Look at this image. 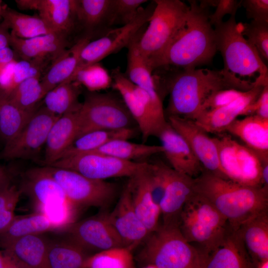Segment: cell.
<instances>
[{
	"label": "cell",
	"mask_w": 268,
	"mask_h": 268,
	"mask_svg": "<svg viewBox=\"0 0 268 268\" xmlns=\"http://www.w3.org/2000/svg\"><path fill=\"white\" fill-rule=\"evenodd\" d=\"M175 68L164 78H155L160 93L163 89L170 94L167 117L195 121L213 92L230 89L247 91L256 86L223 69Z\"/></svg>",
	"instance_id": "obj_1"
},
{
	"label": "cell",
	"mask_w": 268,
	"mask_h": 268,
	"mask_svg": "<svg viewBox=\"0 0 268 268\" xmlns=\"http://www.w3.org/2000/svg\"><path fill=\"white\" fill-rule=\"evenodd\" d=\"M190 10L183 27L151 67L195 68L207 64L217 52L214 28L209 22V8L196 0H189Z\"/></svg>",
	"instance_id": "obj_2"
},
{
	"label": "cell",
	"mask_w": 268,
	"mask_h": 268,
	"mask_svg": "<svg viewBox=\"0 0 268 268\" xmlns=\"http://www.w3.org/2000/svg\"><path fill=\"white\" fill-rule=\"evenodd\" d=\"M195 190L214 206L233 230L268 210V189L263 187L244 185L203 170L195 178Z\"/></svg>",
	"instance_id": "obj_3"
},
{
	"label": "cell",
	"mask_w": 268,
	"mask_h": 268,
	"mask_svg": "<svg viewBox=\"0 0 268 268\" xmlns=\"http://www.w3.org/2000/svg\"><path fill=\"white\" fill-rule=\"evenodd\" d=\"M236 14L214 26L217 51L221 54L224 70L256 86L268 85V68L256 48L242 35Z\"/></svg>",
	"instance_id": "obj_4"
},
{
	"label": "cell",
	"mask_w": 268,
	"mask_h": 268,
	"mask_svg": "<svg viewBox=\"0 0 268 268\" xmlns=\"http://www.w3.org/2000/svg\"><path fill=\"white\" fill-rule=\"evenodd\" d=\"M178 227L185 239L206 256L220 246L230 228L214 206L197 192L184 205Z\"/></svg>",
	"instance_id": "obj_5"
},
{
	"label": "cell",
	"mask_w": 268,
	"mask_h": 268,
	"mask_svg": "<svg viewBox=\"0 0 268 268\" xmlns=\"http://www.w3.org/2000/svg\"><path fill=\"white\" fill-rule=\"evenodd\" d=\"M142 243L138 259L157 268H203L207 257L190 244L177 226L161 224Z\"/></svg>",
	"instance_id": "obj_6"
},
{
	"label": "cell",
	"mask_w": 268,
	"mask_h": 268,
	"mask_svg": "<svg viewBox=\"0 0 268 268\" xmlns=\"http://www.w3.org/2000/svg\"><path fill=\"white\" fill-rule=\"evenodd\" d=\"M148 25L136 40L148 68L162 55L186 23L190 6L180 0H155Z\"/></svg>",
	"instance_id": "obj_7"
},
{
	"label": "cell",
	"mask_w": 268,
	"mask_h": 268,
	"mask_svg": "<svg viewBox=\"0 0 268 268\" xmlns=\"http://www.w3.org/2000/svg\"><path fill=\"white\" fill-rule=\"evenodd\" d=\"M112 86L138 126L143 143L151 136L157 137L167 124L162 98L156 90L145 91L134 84L117 68L112 72Z\"/></svg>",
	"instance_id": "obj_8"
},
{
	"label": "cell",
	"mask_w": 268,
	"mask_h": 268,
	"mask_svg": "<svg viewBox=\"0 0 268 268\" xmlns=\"http://www.w3.org/2000/svg\"><path fill=\"white\" fill-rule=\"evenodd\" d=\"M77 114V136L93 131L133 128L136 125L123 100L110 93L88 91Z\"/></svg>",
	"instance_id": "obj_9"
},
{
	"label": "cell",
	"mask_w": 268,
	"mask_h": 268,
	"mask_svg": "<svg viewBox=\"0 0 268 268\" xmlns=\"http://www.w3.org/2000/svg\"><path fill=\"white\" fill-rule=\"evenodd\" d=\"M45 166L68 200L78 209L93 206L105 210L117 196L118 187L115 183L91 179L70 170Z\"/></svg>",
	"instance_id": "obj_10"
},
{
	"label": "cell",
	"mask_w": 268,
	"mask_h": 268,
	"mask_svg": "<svg viewBox=\"0 0 268 268\" xmlns=\"http://www.w3.org/2000/svg\"><path fill=\"white\" fill-rule=\"evenodd\" d=\"M213 137L221 169L228 180L249 186L262 187L263 163L258 155L246 145L221 133Z\"/></svg>",
	"instance_id": "obj_11"
},
{
	"label": "cell",
	"mask_w": 268,
	"mask_h": 268,
	"mask_svg": "<svg viewBox=\"0 0 268 268\" xmlns=\"http://www.w3.org/2000/svg\"><path fill=\"white\" fill-rule=\"evenodd\" d=\"M155 4L153 0L146 8L141 7L130 22L120 27L112 28L101 37L88 43L81 52L75 74L79 70L98 63L109 55L124 47L128 48L143 32L142 31L148 23Z\"/></svg>",
	"instance_id": "obj_12"
},
{
	"label": "cell",
	"mask_w": 268,
	"mask_h": 268,
	"mask_svg": "<svg viewBox=\"0 0 268 268\" xmlns=\"http://www.w3.org/2000/svg\"><path fill=\"white\" fill-rule=\"evenodd\" d=\"M148 165L146 162L125 161L89 152L60 159L50 166L70 170L91 179L105 181L112 178H131Z\"/></svg>",
	"instance_id": "obj_13"
},
{
	"label": "cell",
	"mask_w": 268,
	"mask_h": 268,
	"mask_svg": "<svg viewBox=\"0 0 268 268\" xmlns=\"http://www.w3.org/2000/svg\"><path fill=\"white\" fill-rule=\"evenodd\" d=\"M60 233L87 252L96 253L125 247L123 241L108 219L107 212L75 221Z\"/></svg>",
	"instance_id": "obj_14"
},
{
	"label": "cell",
	"mask_w": 268,
	"mask_h": 268,
	"mask_svg": "<svg viewBox=\"0 0 268 268\" xmlns=\"http://www.w3.org/2000/svg\"><path fill=\"white\" fill-rule=\"evenodd\" d=\"M59 117L44 106L36 110L19 134L5 143L2 157L6 159H34L45 145L49 131Z\"/></svg>",
	"instance_id": "obj_15"
},
{
	"label": "cell",
	"mask_w": 268,
	"mask_h": 268,
	"mask_svg": "<svg viewBox=\"0 0 268 268\" xmlns=\"http://www.w3.org/2000/svg\"><path fill=\"white\" fill-rule=\"evenodd\" d=\"M167 120L187 142L203 170L228 179L221 169L216 145L206 131L191 119L169 116Z\"/></svg>",
	"instance_id": "obj_16"
},
{
	"label": "cell",
	"mask_w": 268,
	"mask_h": 268,
	"mask_svg": "<svg viewBox=\"0 0 268 268\" xmlns=\"http://www.w3.org/2000/svg\"><path fill=\"white\" fill-rule=\"evenodd\" d=\"M19 190L29 198L36 212L43 215L60 205L70 202L45 166L27 170Z\"/></svg>",
	"instance_id": "obj_17"
},
{
	"label": "cell",
	"mask_w": 268,
	"mask_h": 268,
	"mask_svg": "<svg viewBox=\"0 0 268 268\" xmlns=\"http://www.w3.org/2000/svg\"><path fill=\"white\" fill-rule=\"evenodd\" d=\"M107 216L125 247L132 251L140 245L149 234L134 209L127 183L115 207L112 211L107 212Z\"/></svg>",
	"instance_id": "obj_18"
},
{
	"label": "cell",
	"mask_w": 268,
	"mask_h": 268,
	"mask_svg": "<svg viewBox=\"0 0 268 268\" xmlns=\"http://www.w3.org/2000/svg\"><path fill=\"white\" fill-rule=\"evenodd\" d=\"M165 172L166 189L159 207L162 224L179 226L183 208L196 193L195 178L178 172L167 165Z\"/></svg>",
	"instance_id": "obj_19"
},
{
	"label": "cell",
	"mask_w": 268,
	"mask_h": 268,
	"mask_svg": "<svg viewBox=\"0 0 268 268\" xmlns=\"http://www.w3.org/2000/svg\"><path fill=\"white\" fill-rule=\"evenodd\" d=\"M264 87L255 86L230 103L201 114L194 121L207 133H224L238 116L252 115L253 105Z\"/></svg>",
	"instance_id": "obj_20"
},
{
	"label": "cell",
	"mask_w": 268,
	"mask_h": 268,
	"mask_svg": "<svg viewBox=\"0 0 268 268\" xmlns=\"http://www.w3.org/2000/svg\"><path fill=\"white\" fill-rule=\"evenodd\" d=\"M20 9L36 10L54 31L68 37L77 30L75 0H18Z\"/></svg>",
	"instance_id": "obj_21"
},
{
	"label": "cell",
	"mask_w": 268,
	"mask_h": 268,
	"mask_svg": "<svg viewBox=\"0 0 268 268\" xmlns=\"http://www.w3.org/2000/svg\"><path fill=\"white\" fill-rule=\"evenodd\" d=\"M77 30L81 38L97 39L112 29L113 0H75Z\"/></svg>",
	"instance_id": "obj_22"
},
{
	"label": "cell",
	"mask_w": 268,
	"mask_h": 268,
	"mask_svg": "<svg viewBox=\"0 0 268 268\" xmlns=\"http://www.w3.org/2000/svg\"><path fill=\"white\" fill-rule=\"evenodd\" d=\"M157 137L161 141L163 153L172 169L194 178L201 173L203 167L190 146L168 122Z\"/></svg>",
	"instance_id": "obj_23"
},
{
	"label": "cell",
	"mask_w": 268,
	"mask_h": 268,
	"mask_svg": "<svg viewBox=\"0 0 268 268\" xmlns=\"http://www.w3.org/2000/svg\"><path fill=\"white\" fill-rule=\"evenodd\" d=\"M68 44V37L59 33L24 39L11 32L9 38V45L14 53L25 61L48 58L53 61L66 50Z\"/></svg>",
	"instance_id": "obj_24"
},
{
	"label": "cell",
	"mask_w": 268,
	"mask_h": 268,
	"mask_svg": "<svg viewBox=\"0 0 268 268\" xmlns=\"http://www.w3.org/2000/svg\"><path fill=\"white\" fill-rule=\"evenodd\" d=\"M238 230L229 228L222 243L206 258L203 268H256Z\"/></svg>",
	"instance_id": "obj_25"
},
{
	"label": "cell",
	"mask_w": 268,
	"mask_h": 268,
	"mask_svg": "<svg viewBox=\"0 0 268 268\" xmlns=\"http://www.w3.org/2000/svg\"><path fill=\"white\" fill-rule=\"evenodd\" d=\"M148 167L129 178L127 183L131 192L132 203L139 219L149 233L156 230L159 225L161 216L159 208L154 203L149 190Z\"/></svg>",
	"instance_id": "obj_26"
},
{
	"label": "cell",
	"mask_w": 268,
	"mask_h": 268,
	"mask_svg": "<svg viewBox=\"0 0 268 268\" xmlns=\"http://www.w3.org/2000/svg\"><path fill=\"white\" fill-rule=\"evenodd\" d=\"M78 110L60 116L52 126L45 144L44 166H50L60 159L78 136Z\"/></svg>",
	"instance_id": "obj_27"
},
{
	"label": "cell",
	"mask_w": 268,
	"mask_h": 268,
	"mask_svg": "<svg viewBox=\"0 0 268 268\" xmlns=\"http://www.w3.org/2000/svg\"><path fill=\"white\" fill-rule=\"evenodd\" d=\"M227 132L239 137L246 146L255 151L262 163L268 162V119L257 115L235 120Z\"/></svg>",
	"instance_id": "obj_28"
},
{
	"label": "cell",
	"mask_w": 268,
	"mask_h": 268,
	"mask_svg": "<svg viewBox=\"0 0 268 268\" xmlns=\"http://www.w3.org/2000/svg\"><path fill=\"white\" fill-rule=\"evenodd\" d=\"M90 40L80 38L69 49H66L52 62L43 76L40 83L46 94L59 84L73 81L77 71L82 50Z\"/></svg>",
	"instance_id": "obj_29"
},
{
	"label": "cell",
	"mask_w": 268,
	"mask_h": 268,
	"mask_svg": "<svg viewBox=\"0 0 268 268\" xmlns=\"http://www.w3.org/2000/svg\"><path fill=\"white\" fill-rule=\"evenodd\" d=\"M49 241L43 234L30 235L14 241L3 249L27 268H49Z\"/></svg>",
	"instance_id": "obj_30"
},
{
	"label": "cell",
	"mask_w": 268,
	"mask_h": 268,
	"mask_svg": "<svg viewBox=\"0 0 268 268\" xmlns=\"http://www.w3.org/2000/svg\"><path fill=\"white\" fill-rule=\"evenodd\" d=\"M238 230L256 264L268 260V210L252 217Z\"/></svg>",
	"instance_id": "obj_31"
},
{
	"label": "cell",
	"mask_w": 268,
	"mask_h": 268,
	"mask_svg": "<svg viewBox=\"0 0 268 268\" xmlns=\"http://www.w3.org/2000/svg\"><path fill=\"white\" fill-rule=\"evenodd\" d=\"M54 231V225L40 213L15 216L8 227L0 234V248L3 249L14 241L28 235Z\"/></svg>",
	"instance_id": "obj_32"
},
{
	"label": "cell",
	"mask_w": 268,
	"mask_h": 268,
	"mask_svg": "<svg viewBox=\"0 0 268 268\" xmlns=\"http://www.w3.org/2000/svg\"><path fill=\"white\" fill-rule=\"evenodd\" d=\"M136 134L134 128L91 131L77 136L64 151L60 159L92 152L113 140H128L134 137Z\"/></svg>",
	"instance_id": "obj_33"
},
{
	"label": "cell",
	"mask_w": 268,
	"mask_h": 268,
	"mask_svg": "<svg viewBox=\"0 0 268 268\" xmlns=\"http://www.w3.org/2000/svg\"><path fill=\"white\" fill-rule=\"evenodd\" d=\"M90 255L69 239H50L48 249L49 268H82Z\"/></svg>",
	"instance_id": "obj_34"
},
{
	"label": "cell",
	"mask_w": 268,
	"mask_h": 268,
	"mask_svg": "<svg viewBox=\"0 0 268 268\" xmlns=\"http://www.w3.org/2000/svg\"><path fill=\"white\" fill-rule=\"evenodd\" d=\"M80 85L75 81L62 83L48 92L44 97V107L57 116L78 110Z\"/></svg>",
	"instance_id": "obj_35"
},
{
	"label": "cell",
	"mask_w": 268,
	"mask_h": 268,
	"mask_svg": "<svg viewBox=\"0 0 268 268\" xmlns=\"http://www.w3.org/2000/svg\"><path fill=\"white\" fill-rule=\"evenodd\" d=\"M163 152V148L161 145L136 143L127 139H117L90 152L105 154L125 161H135Z\"/></svg>",
	"instance_id": "obj_36"
},
{
	"label": "cell",
	"mask_w": 268,
	"mask_h": 268,
	"mask_svg": "<svg viewBox=\"0 0 268 268\" xmlns=\"http://www.w3.org/2000/svg\"><path fill=\"white\" fill-rule=\"evenodd\" d=\"M3 22L11 33L18 38L28 39L51 33H58L51 29L39 16L26 15L10 8H5ZM60 34V33H59Z\"/></svg>",
	"instance_id": "obj_37"
},
{
	"label": "cell",
	"mask_w": 268,
	"mask_h": 268,
	"mask_svg": "<svg viewBox=\"0 0 268 268\" xmlns=\"http://www.w3.org/2000/svg\"><path fill=\"white\" fill-rule=\"evenodd\" d=\"M35 111L23 110L6 99L0 98V136L5 143L19 134Z\"/></svg>",
	"instance_id": "obj_38"
},
{
	"label": "cell",
	"mask_w": 268,
	"mask_h": 268,
	"mask_svg": "<svg viewBox=\"0 0 268 268\" xmlns=\"http://www.w3.org/2000/svg\"><path fill=\"white\" fill-rule=\"evenodd\" d=\"M132 251L121 247L90 255L82 268H136Z\"/></svg>",
	"instance_id": "obj_39"
},
{
	"label": "cell",
	"mask_w": 268,
	"mask_h": 268,
	"mask_svg": "<svg viewBox=\"0 0 268 268\" xmlns=\"http://www.w3.org/2000/svg\"><path fill=\"white\" fill-rule=\"evenodd\" d=\"M41 74L27 78L20 83L6 98L9 102L27 111H34L45 94L40 83Z\"/></svg>",
	"instance_id": "obj_40"
},
{
	"label": "cell",
	"mask_w": 268,
	"mask_h": 268,
	"mask_svg": "<svg viewBox=\"0 0 268 268\" xmlns=\"http://www.w3.org/2000/svg\"><path fill=\"white\" fill-rule=\"evenodd\" d=\"M46 62L47 60L44 59L16 62L8 81L0 89V98L6 99L22 81L41 74V70L46 65Z\"/></svg>",
	"instance_id": "obj_41"
},
{
	"label": "cell",
	"mask_w": 268,
	"mask_h": 268,
	"mask_svg": "<svg viewBox=\"0 0 268 268\" xmlns=\"http://www.w3.org/2000/svg\"><path fill=\"white\" fill-rule=\"evenodd\" d=\"M73 81L82 84L90 92L105 89L112 84L111 76L99 63L88 66L79 70Z\"/></svg>",
	"instance_id": "obj_42"
},
{
	"label": "cell",
	"mask_w": 268,
	"mask_h": 268,
	"mask_svg": "<svg viewBox=\"0 0 268 268\" xmlns=\"http://www.w3.org/2000/svg\"><path fill=\"white\" fill-rule=\"evenodd\" d=\"M241 32L247 41L253 46L265 62L268 61V22L251 20L239 22Z\"/></svg>",
	"instance_id": "obj_43"
},
{
	"label": "cell",
	"mask_w": 268,
	"mask_h": 268,
	"mask_svg": "<svg viewBox=\"0 0 268 268\" xmlns=\"http://www.w3.org/2000/svg\"><path fill=\"white\" fill-rule=\"evenodd\" d=\"M145 0H113V24L125 25L137 15Z\"/></svg>",
	"instance_id": "obj_44"
},
{
	"label": "cell",
	"mask_w": 268,
	"mask_h": 268,
	"mask_svg": "<svg viewBox=\"0 0 268 268\" xmlns=\"http://www.w3.org/2000/svg\"><path fill=\"white\" fill-rule=\"evenodd\" d=\"M245 92L230 89L213 92L204 102L199 115L204 112L215 109L230 103L242 95Z\"/></svg>",
	"instance_id": "obj_45"
},
{
	"label": "cell",
	"mask_w": 268,
	"mask_h": 268,
	"mask_svg": "<svg viewBox=\"0 0 268 268\" xmlns=\"http://www.w3.org/2000/svg\"><path fill=\"white\" fill-rule=\"evenodd\" d=\"M246 10L248 19L258 21L268 22V0H241Z\"/></svg>",
	"instance_id": "obj_46"
},
{
	"label": "cell",
	"mask_w": 268,
	"mask_h": 268,
	"mask_svg": "<svg viewBox=\"0 0 268 268\" xmlns=\"http://www.w3.org/2000/svg\"><path fill=\"white\" fill-rule=\"evenodd\" d=\"M241 6V0H218L216 9L213 13L209 15V21L212 26H217L222 22L226 14H236L238 8Z\"/></svg>",
	"instance_id": "obj_47"
},
{
	"label": "cell",
	"mask_w": 268,
	"mask_h": 268,
	"mask_svg": "<svg viewBox=\"0 0 268 268\" xmlns=\"http://www.w3.org/2000/svg\"><path fill=\"white\" fill-rule=\"evenodd\" d=\"M21 192L11 185L0 191V212L11 208H15Z\"/></svg>",
	"instance_id": "obj_48"
},
{
	"label": "cell",
	"mask_w": 268,
	"mask_h": 268,
	"mask_svg": "<svg viewBox=\"0 0 268 268\" xmlns=\"http://www.w3.org/2000/svg\"><path fill=\"white\" fill-rule=\"evenodd\" d=\"M268 119V85L264 86L252 107V115Z\"/></svg>",
	"instance_id": "obj_49"
},
{
	"label": "cell",
	"mask_w": 268,
	"mask_h": 268,
	"mask_svg": "<svg viewBox=\"0 0 268 268\" xmlns=\"http://www.w3.org/2000/svg\"><path fill=\"white\" fill-rule=\"evenodd\" d=\"M0 268H27L4 249L0 250Z\"/></svg>",
	"instance_id": "obj_50"
},
{
	"label": "cell",
	"mask_w": 268,
	"mask_h": 268,
	"mask_svg": "<svg viewBox=\"0 0 268 268\" xmlns=\"http://www.w3.org/2000/svg\"><path fill=\"white\" fill-rule=\"evenodd\" d=\"M15 208H11L0 212V234L10 225L15 217Z\"/></svg>",
	"instance_id": "obj_51"
},
{
	"label": "cell",
	"mask_w": 268,
	"mask_h": 268,
	"mask_svg": "<svg viewBox=\"0 0 268 268\" xmlns=\"http://www.w3.org/2000/svg\"><path fill=\"white\" fill-rule=\"evenodd\" d=\"M8 29L3 21L0 23V50L9 47L10 33Z\"/></svg>",
	"instance_id": "obj_52"
},
{
	"label": "cell",
	"mask_w": 268,
	"mask_h": 268,
	"mask_svg": "<svg viewBox=\"0 0 268 268\" xmlns=\"http://www.w3.org/2000/svg\"><path fill=\"white\" fill-rule=\"evenodd\" d=\"M15 53L9 47L0 50V64L11 62L14 60Z\"/></svg>",
	"instance_id": "obj_53"
},
{
	"label": "cell",
	"mask_w": 268,
	"mask_h": 268,
	"mask_svg": "<svg viewBox=\"0 0 268 268\" xmlns=\"http://www.w3.org/2000/svg\"><path fill=\"white\" fill-rule=\"evenodd\" d=\"M10 185L9 176L5 170L0 165V191Z\"/></svg>",
	"instance_id": "obj_54"
},
{
	"label": "cell",
	"mask_w": 268,
	"mask_h": 268,
	"mask_svg": "<svg viewBox=\"0 0 268 268\" xmlns=\"http://www.w3.org/2000/svg\"><path fill=\"white\" fill-rule=\"evenodd\" d=\"M256 268H268V260L257 263Z\"/></svg>",
	"instance_id": "obj_55"
},
{
	"label": "cell",
	"mask_w": 268,
	"mask_h": 268,
	"mask_svg": "<svg viewBox=\"0 0 268 268\" xmlns=\"http://www.w3.org/2000/svg\"><path fill=\"white\" fill-rule=\"evenodd\" d=\"M5 8L2 5V1L0 0V16H2V13Z\"/></svg>",
	"instance_id": "obj_56"
},
{
	"label": "cell",
	"mask_w": 268,
	"mask_h": 268,
	"mask_svg": "<svg viewBox=\"0 0 268 268\" xmlns=\"http://www.w3.org/2000/svg\"><path fill=\"white\" fill-rule=\"evenodd\" d=\"M141 268H157L156 266L152 264H146L143 265Z\"/></svg>",
	"instance_id": "obj_57"
}]
</instances>
